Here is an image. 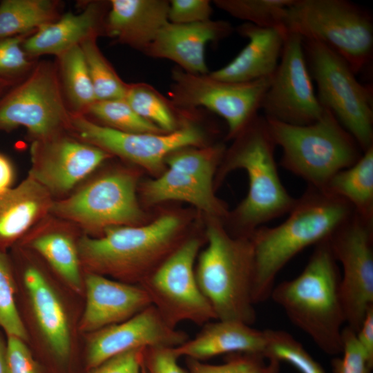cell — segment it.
<instances>
[{
	"label": "cell",
	"mask_w": 373,
	"mask_h": 373,
	"mask_svg": "<svg viewBox=\"0 0 373 373\" xmlns=\"http://www.w3.org/2000/svg\"><path fill=\"white\" fill-rule=\"evenodd\" d=\"M212 8L208 0L169 1L168 21L178 24L203 22L211 19Z\"/></svg>",
	"instance_id": "42"
},
{
	"label": "cell",
	"mask_w": 373,
	"mask_h": 373,
	"mask_svg": "<svg viewBox=\"0 0 373 373\" xmlns=\"http://www.w3.org/2000/svg\"><path fill=\"white\" fill-rule=\"evenodd\" d=\"M103 10L102 3L92 2L78 14L68 12L28 35L23 42V48L30 57L44 55L58 57L87 38L98 36Z\"/></svg>",
	"instance_id": "24"
},
{
	"label": "cell",
	"mask_w": 373,
	"mask_h": 373,
	"mask_svg": "<svg viewBox=\"0 0 373 373\" xmlns=\"http://www.w3.org/2000/svg\"><path fill=\"white\" fill-rule=\"evenodd\" d=\"M31 34L0 39L1 75L19 74L30 67V57L24 51L22 44L24 39Z\"/></svg>",
	"instance_id": "41"
},
{
	"label": "cell",
	"mask_w": 373,
	"mask_h": 373,
	"mask_svg": "<svg viewBox=\"0 0 373 373\" xmlns=\"http://www.w3.org/2000/svg\"><path fill=\"white\" fill-rule=\"evenodd\" d=\"M97 35L91 36L80 44L96 101L124 98L128 84L118 76L97 44Z\"/></svg>",
	"instance_id": "32"
},
{
	"label": "cell",
	"mask_w": 373,
	"mask_h": 373,
	"mask_svg": "<svg viewBox=\"0 0 373 373\" xmlns=\"http://www.w3.org/2000/svg\"><path fill=\"white\" fill-rule=\"evenodd\" d=\"M178 358L173 347L145 348L142 363L144 373H188L179 365Z\"/></svg>",
	"instance_id": "43"
},
{
	"label": "cell",
	"mask_w": 373,
	"mask_h": 373,
	"mask_svg": "<svg viewBox=\"0 0 373 373\" xmlns=\"http://www.w3.org/2000/svg\"><path fill=\"white\" fill-rule=\"evenodd\" d=\"M52 0H4L0 3V39L33 33L59 17Z\"/></svg>",
	"instance_id": "29"
},
{
	"label": "cell",
	"mask_w": 373,
	"mask_h": 373,
	"mask_svg": "<svg viewBox=\"0 0 373 373\" xmlns=\"http://www.w3.org/2000/svg\"><path fill=\"white\" fill-rule=\"evenodd\" d=\"M30 175L50 193L71 189L111 154L93 144L61 134L36 140Z\"/></svg>",
	"instance_id": "18"
},
{
	"label": "cell",
	"mask_w": 373,
	"mask_h": 373,
	"mask_svg": "<svg viewBox=\"0 0 373 373\" xmlns=\"http://www.w3.org/2000/svg\"><path fill=\"white\" fill-rule=\"evenodd\" d=\"M189 338L169 326L150 305L131 318L84 335V364L86 373L119 354L152 347H176Z\"/></svg>",
	"instance_id": "17"
},
{
	"label": "cell",
	"mask_w": 373,
	"mask_h": 373,
	"mask_svg": "<svg viewBox=\"0 0 373 373\" xmlns=\"http://www.w3.org/2000/svg\"><path fill=\"white\" fill-rule=\"evenodd\" d=\"M188 373H278L280 363L260 354H228L223 363L213 365L186 358Z\"/></svg>",
	"instance_id": "38"
},
{
	"label": "cell",
	"mask_w": 373,
	"mask_h": 373,
	"mask_svg": "<svg viewBox=\"0 0 373 373\" xmlns=\"http://www.w3.org/2000/svg\"><path fill=\"white\" fill-rule=\"evenodd\" d=\"M238 31L248 39V44L229 63L209 75L218 80L236 83L271 77L278 65L287 32L249 23L240 26Z\"/></svg>",
	"instance_id": "21"
},
{
	"label": "cell",
	"mask_w": 373,
	"mask_h": 373,
	"mask_svg": "<svg viewBox=\"0 0 373 373\" xmlns=\"http://www.w3.org/2000/svg\"><path fill=\"white\" fill-rule=\"evenodd\" d=\"M284 26L287 32L334 50L355 74L372 57V18L348 1L294 0L286 10Z\"/></svg>",
	"instance_id": "8"
},
{
	"label": "cell",
	"mask_w": 373,
	"mask_h": 373,
	"mask_svg": "<svg viewBox=\"0 0 373 373\" xmlns=\"http://www.w3.org/2000/svg\"><path fill=\"white\" fill-rule=\"evenodd\" d=\"M265 356L279 363L286 362L300 373H325L324 369L288 332L278 329H265Z\"/></svg>",
	"instance_id": "34"
},
{
	"label": "cell",
	"mask_w": 373,
	"mask_h": 373,
	"mask_svg": "<svg viewBox=\"0 0 373 373\" xmlns=\"http://www.w3.org/2000/svg\"><path fill=\"white\" fill-rule=\"evenodd\" d=\"M221 146L204 149L183 148L171 153L165 160L169 169L188 175L207 185L212 186L213 177Z\"/></svg>",
	"instance_id": "37"
},
{
	"label": "cell",
	"mask_w": 373,
	"mask_h": 373,
	"mask_svg": "<svg viewBox=\"0 0 373 373\" xmlns=\"http://www.w3.org/2000/svg\"><path fill=\"white\" fill-rule=\"evenodd\" d=\"M231 30V24L224 21L210 19L189 24L168 22L144 52L154 58L171 60L186 73L206 75L209 73L205 61L207 44L224 38Z\"/></svg>",
	"instance_id": "20"
},
{
	"label": "cell",
	"mask_w": 373,
	"mask_h": 373,
	"mask_svg": "<svg viewBox=\"0 0 373 373\" xmlns=\"http://www.w3.org/2000/svg\"><path fill=\"white\" fill-rule=\"evenodd\" d=\"M261 108L266 118L294 125L310 124L322 115L300 35L287 32Z\"/></svg>",
	"instance_id": "16"
},
{
	"label": "cell",
	"mask_w": 373,
	"mask_h": 373,
	"mask_svg": "<svg viewBox=\"0 0 373 373\" xmlns=\"http://www.w3.org/2000/svg\"><path fill=\"white\" fill-rule=\"evenodd\" d=\"M63 86L75 113L83 114L96 101L86 62L79 45L58 57Z\"/></svg>",
	"instance_id": "30"
},
{
	"label": "cell",
	"mask_w": 373,
	"mask_h": 373,
	"mask_svg": "<svg viewBox=\"0 0 373 373\" xmlns=\"http://www.w3.org/2000/svg\"><path fill=\"white\" fill-rule=\"evenodd\" d=\"M16 245L36 254L66 285L84 297V271L78 240L72 235L64 231L48 230L23 238Z\"/></svg>",
	"instance_id": "26"
},
{
	"label": "cell",
	"mask_w": 373,
	"mask_h": 373,
	"mask_svg": "<svg viewBox=\"0 0 373 373\" xmlns=\"http://www.w3.org/2000/svg\"><path fill=\"white\" fill-rule=\"evenodd\" d=\"M107 127L128 133H164L154 124L138 115L124 98L95 101L88 109Z\"/></svg>",
	"instance_id": "36"
},
{
	"label": "cell",
	"mask_w": 373,
	"mask_h": 373,
	"mask_svg": "<svg viewBox=\"0 0 373 373\" xmlns=\"http://www.w3.org/2000/svg\"><path fill=\"white\" fill-rule=\"evenodd\" d=\"M142 373H144V369H143V367H142Z\"/></svg>",
	"instance_id": "49"
},
{
	"label": "cell",
	"mask_w": 373,
	"mask_h": 373,
	"mask_svg": "<svg viewBox=\"0 0 373 373\" xmlns=\"http://www.w3.org/2000/svg\"><path fill=\"white\" fill-rule=\"evenodd\" d=\"M69 128L79 140L153 172L162 168L171 153L200 145L204 138L201 129L192 124L171 133H128L98 124L78 113H70Z\"/></svg>",
	"instance_id": "15"
},
{
	"label": "cell",
	"mask_w": 373,
	"mask_h": 373,
	"mask_svg": "<svg viewBox=\"0 0 373 373\" xmlns=\"http://www.w3.org/2000/svg\"><path fill=\"white\" fill-rule=\"evenodd\" d=\"M124 99L138 115L164 133L179 128L173 110L177 108L151 86L144 83L128 84Z\"/></svg>",
	"instance_id": "31"
},
{
	"label": "cell",
	"mask_w": 373,
	"mask_h": 373,
	"mask_svg": "<svg viewBox=\"0 0 373 373\" xmlns=\"http://www.w3.org/2000/svg\"><path fill=\"white\" fill-rule=\"evenodd\" d=\"M143 349L116 355L87 373H142Z\"/></svg>",
	"instance_id": "44"
},
{
	"label": "cell",
	"mask_w": 373,
	"mask_h": 373,
	"mask_svg": "<svg viewBox=\"0 0 373 373\" xmlns=\"http://www.w3.org/2000/svg\"><path fill=\"white\" fill-rule=\"evenodd\" d=\"M208 245L195 269L198 285L217 320L252 325L256 320L254 300L255 265L251 241L230 235L213 221L207 229Z\"/></svg>",
	"instance_id": "5"
},
{
	"label": "cell",
	"mask_w": 373,
	"mask_h": 373,
	"mask_svg": "<svg viewBox=\"0 0 373 373\" xmlns=\"http://www.w3.org/2000/svg\"><path fill=\"white\" fill-rule=\"evenodd\" d=\"M266 119L276 146L282 149L280 164L310 187L325 190L336 173L363 155L354 138L327 108L318 119L307 125Z\"/></svg>",
	"instance_id": "6"
},
{
	"label": "cell",
	"mask_w": 373,
	"mask_h": 373,
	"mask_svg": "<svg viewBox=\"0 0 373 373\" xmlns=\"http://www.w3.org/2000/svg\"><path fill=\"white\" fill-rule=\"evenodd\" d=\"M6 341L0 332V373H8L6 358Z\"/></svg>",
	"instance_id": "47"
},
{
	"label": "cell",
	"mask_w": 373,
	"mask_h": 373,
	"mask_svg": "<svg viewBox=\"0 0 373 373\" xmlns=\"http://www.w3.org/2000/svg\"><path fill=\"white\" fill-rule=\"evenodd\" d=\"M354 211L343 198L309 186L283 222L256 229L249 237L254 256L255 304L269 298L277 275L289 261L307 247L328 239Z\"/></svg>",
	"instance_id": "2"
},
{
	"label": "cell",
	"mask_w": 373,
	"mask_h": 373,
	"mask_svg": "<svg viewBox=\"0 0 373 373\" xmlns=\"http://www.w3.org/2000/svg\"><path fill=\"white\" fill-rule=\"evenodd\" d=\"M356 338L369 361L373 364V307L367 312L356 332Z\"/></svg>",
	"instance_id": "45"
},
{
	"label": "cell",
	"mask_w": 373,
	"mask_h": 373,
	"mask_svg": "<svg viewBox=\"0 0 373 373\" xmlns=\"http://www.w3.org/2000/svg\"><path fill=\"white\" fill-rule=\"evenodd\" d=\"M337 263L328 239L325 240L315 245L303 271L274 286L269 297L295 326L329 355L341 353L345 324Z\"/></svg>",
	"instance_id": "3"
},
{
	"label": "cell",
	"mask_w": 373,
	"mask_h": 373,
	"mask_svg": "<svg viewBox=\"0 0 373 373\" xmlns=\"http://www.w3.org/2000/svg\"><path fill=\"white\" fill-rule=\"evenodd\" d=\"M342 356L331 364L334 373H371L373 364L359 345L356 333L347 326L342 331Z\"/></svg>",
	"instance_id": "39"
},
{
	"label": "cell",
	"mask_w": 373,
	"mask_h": 373,
	"mask_svg": "<svg viewBox=\"0 0 373 373\" xmlns=\"http://www.w3.org/2000/svg\"><path fill=\"white\" fill-rule=\"evenodd\" d=\"M13 168L7 157L0 154V193L11 188L13 181Z\"/></svg>",
	"instance_id": "46"
},
{
	"label": "cell",
	"mask_w": 373,
	"mask_h": 373,
	"mask_svg": "<svg viewBox=\"0 0 373 373\" xmlns=\"http://www.w3.org/2000/svg\"><path fill=\"white\" fill-rule=\"evenodd\" d=\"M6 358L8 373H46L27 342L16 336H6Z\"/></svg>",
	"instance_id": "40"
},
{
	"label": "cell",
	"mask_w": 373,
	"mask_h": 373,
	"mask_svg": "<svg viewBox=\"0 0 373 373\" xmlns=\"http://www.w3.org/2000/svg\"><path fill=\"white\" fill-rule=\"evenodd\" d=\"M3 86V82L0 81V90L2 88Z\"/></svg>",
	"instance_id": "48"
},
{
	"label": "cell",
	"mask_w": 373,
	"mask_h": 373,
	"mask_svg": "<svg viewBox=\"0 0 373 373\" xmlns=\"http://www.w3.org/2000/svg\"><path fill=\"white\" fill-rule=\"evenodd\" d=\"M213 2L218 8L246 23L260 28L286 30L285 12L294 0H216Z\"/></svg>",
	"instance_id": "33"
},
{
	"label": "cell",
	"mask_w": 373,
	"mask_h": 373,
	"mask_svg": "<svg viewBox=\"0 0 373 373\" xmlns=\"http://www.w3.org/2000/svg\"><path fill=\"white\" fill-rule=\"evenodd\" d=\"M180 227L178 218L166 215L146 225L114 227L97 237L82 236L83 270L140 285L184 242Z\"/></svg>",
	"instance_id": "4"
},
{
	"label": "cell",
	"mask_w": 373,
	"mask_h": 373,
	"mask_svg": "<svg viewBox=\"0 0 373 373\" xmlns=\"http://www.w3.org/2000/svg\"><path fill=\"white\" fill-rule=\"evenodd\" d=\"M236 137L226 170L242 169L247 173L248 193L233 217L242 229L240 237L249 238L260 224L289 213L296 199L280 180L274 157L276 146L266 118L257 115Z\"/></svg>",
	"instance_id": "7"
},
{
	"label": "cell",
	"mask_w": 373,
	"mask_h": 373,
	"mask_svg": "<svg viewBox=\"0 0 373 373\" xmlns=\"http://www.w3.org/2000/svg\"><path fill=\"white\" fill-rule=\"evenodd\" d=\"M324 191L346 200L361 216L373 220V146L354 164L336 173Z\"/></svg>",
	"instance_id": "28"
},
{
	"label": "cell",
	"mask_w": 373,
	"mask_h": 373,
	"mask_svg": "<svg viewBox=\"0 0 373 373\" xmlns=\"http://www.w3.org/2000/svg\"><path fill=\"white\" fill-rule=\"evenodd\" d=\"M104 30L119 43L144 52L169 22V1L112 0Z\"/></svg>",
	"instance_id": "23"
},
{
	"label": "cell",
	"mask_w": 373,
	"mask_h": 373,
	"mask_svg": "<svg viewBox=\"0 0 373 373\" xmlns=\"http://www.w3.org/2000/svg\"><path fill=\"white\" fill-rule=\"evenodd\" d=\"M52 202L50 193L30 175L0 193V249L7 251L23 238Z\"/></svg>",
	"instance_id": "25"
},
{
	"label": "cell",
	"mask_w": 373,
	"mask_h": 373,
	"mask_svg": "<svg viewBox=\"0 0 373 373\" xmlns=\"http://www.w3.org/2000/svg\"><path fill=\"white\" fill-rule=\"evenodd\" d=\"M143 191L148 203L180 200L191 203L213 217L227 214L225 207L215 196L212 186L171 169L157 178L148 181Z\"/></svg>",
	"instance_id": "27"
},
{
	"label": "cell",
	"mask_w": 373,
	"mask_h": 373,
	"mask_svg": "<svg viewBox=\"0 0 373 373\" xmlns=\"http://www.w3.org/2000/svg\"><path fill=\"white\" fill-rule=\"evenodd\" d=\"M200 246L198 238L184 240L140 285L171 327L184 321L204 325L217 320L195 276L194 264Z\"/></svg>",
	"instance_id": "10"
},
{
	"label": "cell",
	"mask_w": 373,
	"mask_h": 373,
	"mask_svg": "<svg viewBox=\"0 0 373 373\" xmlns=\"http://www.w3.org/2000/svg\"><path fill=\"white\" fill-rule=\"evenodd\" d=\"M57 71L40 62L28 77L0 102V130L26 128L36 140L69 128L70 113L64 101Z\"/></svg>",
	"instance_id": "12"
},
{
	"label": "cell",
	"mask_w": 373,
	"mask_h": 373,
	"mask_svg": "<svg viewBox=\"0 0 373 373\" xmlns=\"http://www.w3.org/2000/svg\"><path fill=\"white\" fill-rule=\"evenodd\" d=\"M17 294V282L12 260L7 251L0 249V328L6 336H16L27 342Z\"/></svg>",
	"instance_id": "35"
},
{
	"label": "cell",
	"mask_w": 373,
	"mask_h": 373,
	"mask_svg": "<svg viewBox=\"0 0 373 373\" xmlns=\"http://www.w3.org/2000/svg\"><path fill=\"white\" fill-rule=\"evenodd\" d=\"M173 79L170 96L175 108L204 107L222 117L228 137H236L258 115L271 77L236 83L175 69Z\"/></svg>",
	"instance_id": "11"
},
{
	"label": "cell",
	"mask_w": 373,
	"mask_h": 373,
	"mask_svg": "<svg viewBox=\"0 0 373 373\" xmlns=\"http://www.w3.org/2000/svg\"><path fill=\"white\" fill-rule=\"evenodd\" d=\"M13 247L17 305L35 357L46 373H86L79 330L84 297L33 252L18 245Z\"/></svg>",
	"instance_id": "1"
},
{
	"label": "cell",
	"mask_w": 373,
	"mask_h": 373,
	"mask_svg": "<svg viewBox=\"0 0 373 373\" xmlns=\"http://www.w3.org/2000/svg\"><path fill=\"white\" fill-rule=\"evenodd\" d=\"M321 105L329 110L363 152L373 146L372 86L360 83L347 62L327 46L303 40Z\"/></svg>",
	"instance_id": "9"
},
{
	"label": "cell",
	"mask_w": 373,
	"mask_h": 373,
	"mask_svg": "<svg viewBox=\"0 0 373 373\" xmlns=\"http://www.w3.org/2000/svg\"><path fill=\"white\" fill-rule=\"evenodd\" d=\"M84 287L83 335L126 321L152 305L140 285L100 274L84 272Z\"/></svg>",
	"instance_id": "19"
},
{
	"label": "cell",
	"mask_w": 373,
	"mask_h": 373,
	"mask_svg": "<svg viewBox=\"0 0 373 373\" xmlns=\"http://www.w3.org/2000/svg\"><path fill=\"white\" fill-rule=\"evenodd\" d=\"M373 220L355 211L328 238L343 269L341 295L345 324L355 333L373 307Z\"/></svg>",
	"instance_id": "13"
},
{
	"label": "cell",
	"mask_w": 373,
	"mask_h": 373,
	"mask_svg": "<svg viewBox=\"0 0 373 373\" xmlns=\"http://www.w3.org/2000/svg\"><path fill=\"white\" fill-rule=\"evenodd\" d=\"M264 330L243 322L216 320L204 325L193 338L173 347L178 357L205 361L212 357L234 353L260 354L265 356Z\"/></svg>",
	"instance_id": "22"
},
{
	"label": "cell",
	"mask_w": 373,
	"mask_h": 373,
	"mask_svg": "<svg viewBox=\"0 0 373 373\" xmlns=\"http://www.w3.org/2000/svg\"><path fill=\"white\" fill-rule=\"evenodd\" d=\"M50 211L90 231L138 222L142 211L135 180L126 173H111L88 184L70 197L52 202Z\"/></svg>",
	"instance_id": "14"
}]
</instances>
